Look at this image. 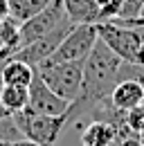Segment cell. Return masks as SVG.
Masks as SVG:
<instances>
[{"instance_id": "cell-19", "label": "cell", "mask_w": 144, "mask_h": 146, "mask_svg": "<svg viewBox=\"0 0 144 146\" xmlns=\"http://www.w3.org/2000/svg\"><path fill=\"white\" fill-rule=\"evenodd\" d=\"M115 23V20H113ZM119 25H126V27H133V29H144V7H142V11H140V16L135 20H128V23H119Z\"/></svg>"}, {"instance_id": "cell-18", "label": "cell", "mask_w": 144, "mask_h": 146, "mask_svg": "<svg viewBox=\"0 0 144 146\" xmlns=\"http://www.w3.org/2000/svg\"><path fill=\"white\" fill-rule=\"evenodd\" d=\"M119 79H133V81H137L142 86V90H144V65H140V63H122Z\"/></svg>"}, {"instance_id": "cell-7", "label": "cell", "mask_w": 144, "mask_h": 146, "mask_svg": "<svg viewBox=\"0 0 144 146\" xmlns=\"http://www.w3.org/2000/svg\"><path fill=\"white\" fill-rule=\"evenodd\" d=\"M72 27H74V23H72V25H65V27H59V29H54V32H50V34H45V36H41V38H34L32 43L23 45L16 52L14 58H20V61H25L27 65L38 68L41 63H45V61L56 52V47L61 45L63 38L70 34Z\"/></svg>"}, {"instance_id": "cell-11", "label": "cell", "mask_w": 144, "mask_h": 146, "mask_svg": "<svg viewBox=\"0 0 144 146\" xmlns=\"http://www.w3.org/2000/svg\"><path fill=\"white\" fill-rule=\"evenodd\" d=\"M0 74H2V83L29 88V83H32V79H34L36 70L32 68V65H27L25 61H20V58H9L7 63L0 65Z\"/></svg>"}, {"instance_id": "cell-3", "label": "cell", "mask_w": 144, "mask_h": 146, "mask_svg": "<svg viewBox=\"0 0 144 146\" xmlns=\"http://www.w3.org/2000/svg\"><path fill=\"white\" fill-rule=\"evenodd\" d=\"M36 74L47 83V88L74 104L81 97L83 86V63H41L34 68Z\"/></svg>"}, {"instance_id": "cell-16", "label": "cell", "mask_w": 144, "mask_h": 146, "mask_svg": "<svg viewBox=\"0 0 144 146\" xmlns=\"http://www.w3.org/2000/svg\"><path fill=\"white\" fill-rule=\"evenodd\" d=\"M122 2H124V0H97V5H99V20H97V23L115 20L119 16Z\"/></svg>"}, {"instance_id": "cell-13", "label": "cell", "mask_w": 144, "mask_h": 146, "mask_svg": "<svg viewBox=\"0 0 144 146\" xmlns=\"http://www.w3.org/2000/svg\"><path fill=\"white\" fill-rule=\"evenodd\" d=\"M0 101H2V106L7 108L9 115H16V112L27 108L29 90H27L25 86H9V83H2V86H0Z\"/></svg>"}, {"instance_id": "cell-24", "label": "cell", "mask_w": 144, "mask_h": 146, "mask_svg": "<svg viewBox=\"0 0 144 146\" xmlns=\"http://www.w3.org/2000/svg\"><path fill=\"white\" fill-rule=\"evenodd\" d=\"M0 86H2V74H0Z\"/></svg>"}, {"instance_id": "cell-21", "label": "cell", "mask_w": 144, "mask_h": 146, "mask_svg": "<svg viewBox=\"0 0 144 146\" xmlns=\"http://www.w3.org/2000/svg\"><path fill=\"white\" fill-rule=\"evenodd\" d=\"M9 16V0H0V20Z\"/></svg>"}, {"instance_id": "cell-14", "label": "cell", "mask_w": 144, "mask_h": 146, "mask_svg": "<svg viewBox=\"0 0 144 146\" xmlns=\"http://www.w3.org/2000/svg\"><path fill=\"white\" fill-rule=\"evenodd\" d=\"M52 0H9V16L16 23H25V20L34 18L36 14H41Z\"/></svg>"}, {"instance_id": "cell-22", "label": "cell", "mask_w": 144, "mask_h": 146, "mask_svg": "<svg viewBox=\"0 0 144 146\" xmlns=\"http://www.w3.org/2000/svg\"><path fill=\"white\" fill-rule=\"evenodd\" d=\"M11 146H43V144H36V142H29V139H18Z\"/></svg>"}, {"instance_id": "cell-4", "label": "cell", "mask_w": 144, "mask_h": 146, "mask_svg": "<svg viewBox=\"0 0 144 146\" xmlns=\"http://www.w3.org/2000/svg\"><path fill=\"white\" fill-rule=\"evenodd\" d=\"M99 40L97 32V23H83V25H74L70 34L61 40V45L56 47L45 63H83L88 54L92 52L95 43Z\"/></svg>"}, {"instance_id": "cell-1", "label": "cell", "mask_w": 144, "mask_h": 146, "mask_svg": "<svg viewBox=\"0 0 144 146\" xmlns=\"http://www.w3.org/2000/svg\"><path fill=\"white\" fill-rule=\"evenodd\" d=\"M122 63L124 61L99 38L88 58L83 61V86H81V97L77 101L97 104V101L108 99L113 88L119 81Z\"/></svg>"}, {"instance_id": "cell-6", "label": "cell", "mask_w": 144, "mask_h": 146, "mask_svg": "<svg viewBox=\"0 0 144 146\" xmlns=\"http://www.w3.org/2000/svg\"><path fill=\"white\" fill-rule=\"evenodd\" d=\"M65 25H72V20L68 18V14L63 9V2L52 0L41 14H36L34 18L25 20L20 25V47L32 43L34 38H41L54 29H59V27H65Z\"/></svg>"}, {"instance_id": "cell-2", "label": "cell", "mask_w": 144, "mask_h": 146, "mask_svg": "<svg viewBox=\"0 0 144 146\" xmlns=\"http://www.w3.org/2000/svg\"><path fill=\"white\" fill-rule=\"evenodd\" d=\"M11 117H14V121L20 128L25 139L43 144V146H54L56 139L61 137L63 128L70 121V110L65 115H41V112L25 108L16 115H11Z\"/></svg>"}, {"instance_id": "cell-20", "label": "cell", "mask_w": 144, "mask_h": 146, "mask_svg": "<svg viewBox=\"0 0 144 146\" xmlns=\"http://www.w3.org/2000/svg\"><path fill=\"white\" fill-rule=\"evenodd\" d=\"M115 146H144V144H142V139H140V135H131L126 139H119Z\"/></svg>"}, {"instance_id": "cell-8", "label": "cell", "mask_w": 144, "mask_h": 146, "mask_svg": "<svg viewBox=\"0 0 144 146\" xmlns=\"http://www.w3.org/2000/svg\"><path fill=\"white\" fill-rule=\"evenodd\" d=\"M29 101H27V108L41 112V115H65L70 110V101H65L63 97H59L56 92H52L47 88V83L34 74L32 83H29Z\"/></svg>"}, {"instance_id": "cell-5", "label": "cell", "mask_w": 144, "mask_h": 146, "mask_svg": "<svg viewBox=\"0 0 144 146\" xmlns=\"http://www.w3.org/2000/svg\"><path fill=\"white\" fill-rule=\"evenodd\" d=\"M97 32H99V38L124 63H140V52H142V32L140 29L106 20V23H97Z\"/></svg>"}, {"instance_id": "cell-9", "label": "cell", "mask_w": 144, "mask_h": 146, "mask_svg": "<svg viewBox=\"0 0 144 146\" xmlns=\"http://www.w3.org/2000/svg\"><path fill=\"white\" fill-rule=\"evenodd\" d=\"M108 101L117 110H124L126 112V110L135 108L137 104L144 101V90H142V86H140L137 81H133V79H119L117 86L110 92Z\"/></svg>"}, {"instance_id": "cell-15", "label": "cell", "mask_w": 144, "mask_h": 146, "mask_svg": "<svg viewBox=\"0 0 144 146\" xmlns=\"http://www.w3.org/2000/svg\"><path fill=\"white\" fill-rule=\"evenodd\" d=\"M18 139H25V137H23L20 128L16 126L14 117L9 115V117H5V119L0 121V146H11L14 142H18Z\"/></svg>"}, {"instance_id": "cell-10", "label": "cell", "mask_w": 144, "mask_h": 146, "mask_svg": "<svg viewBox=\"0 0 144 146\" xmlns=\"http://www.w3.org/2000/svg\"><path fill=\"white\" fill-rule=\"evenodd\" d=\"M117 128L106 119H92L81 133V146H115Z\"/></svg>"}, {"instance_id": "cell-12", "label": "cell", "mask_w": 144, "mask_h": 146, "mask_svg": "<svg viewBox=\"0 0 144 146\" xmlns=\"http://www.w3.org/2000/svg\"><path fill=\"white\" fill-rule=\"evenodd\" d=\"M68 18L74 25L83 23H97L99 20V5L97 0H61Z\"/></svg>"}, {"instance_id": "cell-17", "label": "cell", "mask_w": 144, "mask_h": 146, "mask_svg": "<svg viewBox=\"0 0 144 146\" xmlns=\"http://www.w3.org/2000/svg\"><path fill=\"white\" fill-rule=\"evenodd\" d=\"M126 124H128V128H131L133 133H137V135L144 133V101L137 104L135 108L126 110Z\"/></svg>"}, {"instance_id": "cell-23", "label": "cell", "mask_w": 144, "mask_h": 146, "mask_svg": "<svg viewBox=\"0 0 144 146\" xmlns=\"http://www.w3.org/2000/svg\"><path fill=\"white\" fill-rule=\"evenodd\" d=\"M5 117H9V112H7V108H5V106H2V101H0V121H2Z\"/></svg>"}]
</instances>
